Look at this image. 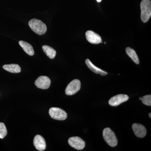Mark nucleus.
<instances>
[{
  "label": "nucleus",
  "instance_id": "1",
  "mask_svg": "<svg viewBox=\"0 0 151 151\" xmlns=\"http://www.w3.org/2000/svg\"><path fill=\"white\" fill-rule=\"evenodd\" d=\"M29 25L31 29L38 35L44 34L47 29L46 24L36 19L30 20L29 22Z\"/></svg>",
  "mask_w": 151,
  "mask_h": 151
},
{
  "label": "nucleus",
  "instance_id": "2",
  "mask_svg": "<svg viewBox=\"0 0 151 151\" xmlns=\"http://www.w3.org/2000/svg\"><path fill=\"white\" fill-rule=\"evenodd\" d=\"M141 17L142 21L147 22L151 16L150 0H142L140 4Z\"/></svg>",
  "mask_w": 151,
  "mask_h": 151
},
{
  "label": "nucleus",
  "instance_id": "3",
  "mask_svg": "<svg viewBox=\"0 0 151 151\" xmlns=\"http://www.w3.org/2000/svg\"><path fill=\"white\" fill-rule=\"evenodd\" d=\"M103 137L106 142L111 147H115L118 144V139L114 132L109 128L103 131Z\"/></svg>",
  "mask_w": 151,
  "mask_h": 151
},
{
  "label": "nucleus",
  "instance_id": "4",
  "mask_svg": "<svg viewBox=\"0 0 151 151\" xmlns=\"http://www.w3.org/2000/svg\"><path fill=\"white\" fill-rule=\"evenodd\" d=\"M50 116L52 119L59 121H63L66 119L67 114L65 111L58 108H50L49 111Z\"/></svg>",
  "mask_w": 151,
  "mask_h": 151
},
{
  "label": "nucleus",
  "instance_id": "5",
  "mask_svg": "<svg viewBox=\"0 0 151 151\" xmlns=\"http://www.w3.org/2000/svg\"><path fill=\"white\" fill-rule=\"evenodd\" d=\"M81 88V82L78 79H74L68 85L65 90V94L72 95L75 94Z\"/></svg>",
  "mask_w": 151,
  "mask_h": 151
},
{
  "label": "nucleus",
  "instance_id": "6",
  "mask_svg": "<svg viewBox=\"0 0 151 151\" xmlns=\"http://www.w3.org/2000/svg\"><path fill=\"white\" fill-rule=\"evenodd\" d=\"M68 143L71 147L77 150H82L85 147V142L79 137H71L68 139Z\"/></svg>",
  "mask_w": 151,
  "mask_h": 151
},
{
  "label": "nucleus",
  "instance_id": "7",
  "mask_svg": "<svg viewBox=\"0 0 151 151\" xmlns=\"http://www.w3.org/2000/svg\"><path fill=\"white\" fill-rule=\"evenodd\" d=\"M35 84L38 88L43 89H47L50 86L51 81L47 76H42L36 80Z\"/></svg>",
  "mask_w": 151,
  "mask_h": 151
},
{
  "label": "nucleus",
  "instance_id": "8",
  "mask_svg": "<svg viewBox=\"0 0 151 151\" xmlns=\"http://www.w3.org/2000/svg\"><path fill=\"white\" fill-rule=\"evenodd\" d=\"M129 97L127 94H120L111 97L109 100V105L112 106H117L129 100Z\"/></svg>",
  "mask_w": 151,
  "mask_h": 151
},
{
  "label": "nucleus",
  "instance_id": "9",
  "mask_svg": "<svg viewBox=\"0 0 151 151\" xmlns=\"http://www.w3.org/2000/svg\"><path fill=\"white\" fill-rule=\"evenodd\" d=\"M87 40L93 44H98L101 43L102 39L101 37L96 33L91 30H88L85 34Z\"/></svg>",
  "mask_w": 151,
  "mask_h": 151
},
{
  "label": "nucleus",
  "instance_id": "10",
  "mask_svg": "<svg viewBox=\"0 0 151 151\" xmlns=\"http://www.w3.org/2000/svg\"><path fill=\"white\" fill-rule=\"evenodd\" d=\"M132 128L135 135L138 137L142 138L145 137L147 134V130L145 127L142 124H133L132 126Z\"/></svg>",
  "mask_w": 151,
  "mask_h": 151
},
{
  "label": "nucleus",
  "instance_id": "11",
  "mask_svg": "<svg viewBox=\"0 0 151 151\" xmlns=\"http://www.w3.org/2000/svg\"><path fill=\"white\" fill-rule=\"evenodd\" d=\"M34 145L37 150L43 151L46 149V143L43 137L40 135L35 136L33 140Z\"/></svg>",
  "mask_w": 151,
  "mask_h": 151
},
{
  "label": "nucleus",
  "instance_id": "12",
  "mask_svg": "<svg viewBox=\"0 0 151 151\" xmlns=\"http://www.w3.org/2000/svg\"><path fill=\"white\" fill-rule=\"evenodd\" d=\"M85 63L87 65V67L89 68L94 73L97 74H100L101 76H105L108 74V73L106 71H104L94 65L91 61L89 59H87L85 60Z\"/></svg>",
  "mask_w": 151,
  "mask_h": 151
},
{
  "label": "nucleus",
  "instance_id": "13",
  "mask_svg": "<svg viewBox=\"0 0 151 151\" xmlns=\"http://www.w3.org/2000/svg\"><path fill=\"white\" fill-rule=\"evenodd\" d=\"M19 43L26 53L31 56L33 55L35 53L34 50L32 46L30 44L22 40L19 41Z\"/></svg>",
  "mask_w": 151,
  "mask_h": 151
},
{
  "label": "nucleus",
  "instance_id": "14",
  "mask_svg": "<svg viewBox=\"0 0 151 151\" xmlns=\"http://www.w3.org/2000/svg\"><path fill=\"white\" fill-rule=\"evenodd\" d=\"M3 67L5 70L11 73H19L21 71V68L18 64H6L3 65Z\"/></svg>",
  "mask_w": 151,
  "mask_h": 151
},
{
  "label": "nucleus",
  "instance_id": "15",
  "mask_svg": "<svg viewBox=\"0 0 151 151\" xmlns=\"http://www.w3.org/2000/svg\"><path fill=\"white\" fill-rule=\"evenodd\" d=\"M42 50L45 53L50 59H53L55 58L56 54V52L51 47L48 45H45L42 47Z\"/></svg>",
  "mask_w": 151,
  "mask_h": 151
},
{
  "label": "nucleus",
  "instance_id": "16",
  "mask_svg": "<svg viewBox=\"0 0 151 151\" xmlns=\"http://www.w3.org/2000/svg\"><path fill=\"white\" fill-rule=\"evenodd\" d=\"M126 51L127 55L132 58L133 61L135 63L137 64H139V57L134 49L130 47H127L126 48Z\"/></svg>",
  "mask_w": 151,
  "mask_h": 151
},
{
  "label": "nucleus",
  "instance_id": "17",
  "mask_svg": "<svg viewBox=\"0 0 151 151\" xmlns=\"http://www.w3.org/2000/svg\"><path fill=\"white\" fill-rule=\"evenodd\" d=\"M7 134V131L5 125L3 123L0 122V138L4 139Z\"/></svg>",
  "mask_w": 151,
  "mask_h": 151
},
{
  "label": "nucleus",
  "instance_id": "18",
  "mask_svg": "<svg viewBox=\"0 0 151 151\" xmlns=\"http://www.w3.org/2000/svg\"><path fill=\"white\" fill-rule=\"evenodd\" d=\"M142 102L145 105L151 106V95H147L144 96L142 98Z\"/></svg>",
  "mask_w": 151,
  "mask_h": 151
},
{
  "label": "nucleus",
  "instance_id": "19",
  "mask_svg": "<svg viewBox=\"0 0 151 151\" xmlns=\"http://www.w3.org/2000/svg\"><path fill=\"white\" fill-rule=\"evenodd\" d=\"M149 117H150V118H151V113H149Z\"/></svg>",
  "mask_w": 151,
  "mask_h": 151
},
{
  "label": "nucleus",
  "instance_id": "20",
  "mask_svg": "<svg viewBox=\"0 0 151 151\" xmlns=\"http://www.w3.org/2000/svg\"><path fill=\"white\" fill-rule=\"evenodd\" d=\"M97 2L100 3L102 1V0H97Z\"/></svg>",
  "mask_w": 151,
  "mask_h": 151
},
{
  "label": "nucleus",
  "instance_id": "21",
  "mask_svg": "<svg viewBox=\"0 0 151 151\" xmlns=\"http://www.w3.org/2000/svg\"><path fill=\"white\" fill-rule=\"evenodd\" d=\"M142 97H140L139 100H142Z\"/></svg>",
  "mask_w": 151,
  "mask_h": 151
}]
</instances>
